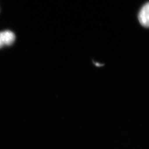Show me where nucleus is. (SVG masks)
<instances>
[{"mask_svg":"<svg viewBox=\"0 0 149 149\" xmlns=\"http://www.w3.org/2000/svg\"><path fill=\"white\" fill-rule=\"evenodd\" d=\"M14 33L10 31L0 32V48L13 44L15 40Z\"/></svg>","mask_w":149,"mask_h":149,"instance_id":"nucleus-2","label":"nucleus"},{"mask_svg":"<svg viewBox=\"0 0 149 149\" xmlns=\"http://www.w3.org/2000/svg\"><path fill=\"white\" fill-rule=\"evenodd\" d=\"M137 18L139 24L145 28L149 27V4L147 1L142 4L137 14Z\"/></svg>","mask_w":149,"mask_h":149,"instance_id":"nucleus-1","label":"nucleus"}]
</instances>
